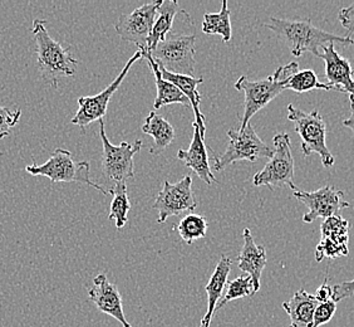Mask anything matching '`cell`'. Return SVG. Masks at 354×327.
<instances>
[{
  "mask_svg": "<svg viewBox=\"0 0 354 327\" xmlns=\"http://www.w3.org/2000/svg\"><path fill=\"white\" fill-rule=\"evenodd\" d=\"M264 27L272 30L280 39L286 42L294 57H300L306 52L319 55V49L330 43H339L342 46H352L354 41L349 37H339L322 30L313 26L309 19H279L270 17Z\"/></svg>",
  "mask_w": 354,
  "mask_h": 327,
  "instance_id": "cell-1",
  "label": "cell"
},
{
  "mask_svg": "<svg viewBox=\"0 0 354 327\" xmlns=\"http://www.w3.org/2000/svg\"><path fill=\"white\" fill-rule=\"evenodd\" d=\"M47 21L35 19L32 33L37 44V64L43 80L53 89H58L62 77H72L77 72L78 61L71 53L69 48L53 39L47 30Z\"/></svg>",
  "mask_w": 354,
  "mask_h": 327,
  "instance_id": "cell-2",
  "label": "cell"
},
{
  "mask_svg": "<svg viewBox=\"0 0 354 327\" xmlns=\"http://www.w3.org/2000/svg\"><path fill=\"white\" fill-rule=\"evenodd\" d=\"M299 71V66L297 62H292L286 66L279 67L272 76L259 80V81H250L245 76H241L234 87L244 92L245 101H244V115L241 117V123L239 131L245 130L248 123H250L255 114L260 109H264L272 100L284 91L286 82L289 78Z\"/></svg>",
  "mask_w": 354,
  "mask_h": 327,
  "instance_id": "cell-3",
  "label": "cell"
},
{
  "mask_svg": "<svg viewBox=\"0 0 354 327\" xmlns=\"http://www.w3.org/2000/svg\"><path fill=\"white\" fill-rule=\"evenodd\" d=\"M100 136L102 140V174L109 185L107 191L112 194L113 188L120 184H126L129 179L135 177V163L133 157L142 149V141L136 140L135 143H123L112 145L106 135L104 120H100Z\"/></svg>",
  "mask_w": 354,
  "mask_h": 327,
  "instance_id": "cell-4",
  "label": "cell"
},
{
  "mask_svg": "<svg viewBox=\"0 0 354 327\" xmlns=\"http://www.w3.org/2000/svg\"><path fill=\"white\" fill-rule=\"evenodd\" d=\"M288 118L294 123L295 132L301 139V151L304 157L317 154L324 168H332L334 157L327 146V123L319 111L313 109L307 114L295 109L294 105H288Z\"/></svg>",
  "mask_w": 354,
  "mask_h": 327,
  "instance_id": "cell-5",
  "label": "cell"
},
{
  "mask_svg": "<svg viewBox=\"0 0 354 327\" xmlns=\"http://www.w3.org/2000/svg\"><path fill=\"white\" fill-rule=\"evenodd\" d=\"M89 170L88 161H75L72 152L64 149H55L52 157L41 165L33 164L26 166V171L33 177H46L52 183H82L109 195L106 188L91 180Z\"/></svg>",
  "mask_w": 354,
  "mask_h": 327,
  "instance_id": "cell-6",
  "label": "cell"
},
{
  "mask_svg": "<svg viewBox=\"0 0 354 327\" xmlns=\"http://www.w3.org/2000/svg\"><path fill=\"white\" fill-rule=\"evenodd\" d=\"M150 53L160 67L171 73L195 77L196 35L171 32Z\"/></svg>",
  "mask_w": 354,
  "mask_h": 327,
  "instance_id": "cell-7",
  "label": "cell"
},
{
  "mask_svg": "<svg viewBox=\"0 0 354 327\" xmlns=\"http://www.w3.org/2000/svg\"><path fill=\"white\" fill-rule=\"evenodd\" d=\"M227 136L230 139L227 149L224 154L216 155L212 154L214 157V169L221 171L226 166L236 163V161H250L254 163L258 159H272L274 155V148L266 145L259 135L257 134L252 123H248L245 130L230 129L227 131Z\"/></svg>",
  "mask_w": 354,
  "mask_h": 327,
  "instance_id": "cell-8",
  "label": "cell"
},
{
  "mask_svg": "<svg viewBox=\"0 0 354 327\" xmlns=\"http://www.w3.org/2000/svg\"><path fill=\"white\" fill-rule=\"evenodd\" d=\"M274 155L269 163L252 177L255 186L266 185L270 191L280 186L297 189L294 184V157L288 134H278L272 139Z\"/></svg>",
  "mask_w": 354,
  "mask_h": 327,
  "instance_id": "cell-9",
  "label": "cell"
},
{
  "mask_svg": "<svg viewBox=\"0 0 354 327\" xmlns=\"http://www.w3.org/2000/svg\"><path fill=\"white\" fill-rule=\"evenodd\" d=\"M196 206L198 200L192 191L191 175L183 177L176 184L165 182L162 189L158 191L156 200L152 205V208L158 211L157 222L161 224L170 217L195 211Z\"/></svg>",
  "mask_w": 354,
  "mask_h": 327,
  "instance_id": "cell-10",
  "label": "cell"
},
{
  "mask_svg": "<svg viewBox=\"0 0 354 327\" xmlns=\"http://www.w3.org/2000/svg\"><path fill=\"white\" fill-rule=\"evenodd\" d=\"M140 58H142V52L138 49L136 53L132 55L127 63L124 64V67L120 72V75L115 78V81H112V83L103 89L102 92H100L98 95L78 98V106L80 107H78V111H77L75 117L71 120V123L77 125L78 127H81L82 131H84L91 123L102 120L104 115H106V112H107V109H109V100L112 98V96L116 92L117 89H120L121 83L126 78L131 67Z\"/></svg>",
  "mask_w": 354,
  "mask_h": 327,
  "instance_id": "cell-11",
  "label": "cell"
},
{
  "mask_svg": "<svg viewBox=\"0 0 354 327\" xmlns=\"http://www.w3.org/2000/svg\"><path fill=\"white\" fill-rule=\"evenodd\" d=\"M293 195L300 203L306 205L308 211L303 215L304 223H313L315 219H327L338 215L342 209L349 208L351 204L344 199V193L327 185L315 191H304L294 189Z\"/></svg>",
  "mask_w": 354,
  "mask_h": 327,
  "instance_id": "cell-12",
  "label": "cell"
},
{
  "mask_svg": "<svg viewBox=\"0 0 354 327\" xmlns=\"http://www.w3.org/2000/svg\"><path fill=\"white\" fill-rule=\"evenodd\" d=\"M160 4L161 0L151 1L137 8L132 13L122 14L115 23L117 35L123 41L136 44L138 49L147 48V42L156 21L157 9Z\"/></svg>",
  "mask_w": 354,
  "mask_h": 327,
  "instance_id": "cell-13",
  "label": "cell"
},
{
  "mask_svg": "<svg viewBox=\"0 0 354 327\" xmlns=\"http://www.w3.org/2000/svg\"><path fill=\"white\" fill-rule=\"evenodd\" d=\"M88 297L102 314L112 316L123 327H132L124 316L121 293L115 285L109 282L104 273L93 279V287L89 290Z\"/></svg>",
  "mask_w": 354,
  "mask_h": 327,
  "instance_id": "cell-14",
  "label": "cell"
},
{
  "mask_svg": "<svg viewBox=\"0 0 354 327\" xmlns=\"http://www.w3.org/2000/svg\"><path fill=\"white\" fill-rule=\"evenodd\" d=\"M318 58L326 63V77L328 85L333 87L334 91L354 95V69L347 58L342 57L337 51L334 43L322 48Z\"/></svg>",
  "mask_w": 354,
  "mask_h": 327,
  "instance_id": "cell-15",
  "label": "cell"
},
{
  "mask_svg": "<svg viewBox=\"0 0 354 327\" xmlns=\"http://www.w3.org/2000/svg\"><path fill=\"white\" fill-rule=\"evenodd\" d=\"M244 245L238 257V266L243 272L252 279L254 286V294L259 292L260 280L261 274L268 263L266 248L263 245H258L252 238L249 228H245L243 232Z\"/></svg>",
  "mask_w": 354,
  "mask_h": 327,
  "instance_id": "cell-16",
  "label": "cell"
},
{
  "mask_svg": "<svg viewBox=\"0 0 354 327\" xmlns=\"http://www.w3.org/2000/svg\"><path fill=\"white\" fill-rule=\"evenodd\" d=\"M194 127V135L191 140L190 148L187 150H178L177 152V159L184 161L187 168L191 170L195 171L204 183L207 185H212V183L218 182L215 175L212 174L210 164H209V157H207V149L205 146V140L200 135L198 123H192Z\"/></svg>",
  "mask_w": 354,
  "mask_h": 327,
  "instance_id": "cell-17",
  "label": "cell"
},
{
  "mask_svg": "<svg viewBox=\"0 0 354 327\" xmlns=\"http://www.w3.org/2000/svg\"><path fill=\"white\" fill-rule=\"evenodd\" d=\"M318 305L319 302L314 294L299 290L290 300L283 302L281 306L290 317L289 327H313L314 312Z\"/></svg>",
  "mask_w": 354,
  "mask_h": 327,
  "instance_id": "cell-18",
  "label": "cell"
},
{
  "mask_svg": "<svg viewBox=\"0 0 354 327\" xmlns=\"http://www.w3.org/2000/svg\"><path fill=\"white\" fill-rule=\"evenodd\" d=\"M142 52V58H146L149 63H150L151 69L155 76V82H156L157 96L155 103H153V109H157L167 106V105H174V103H178L183 105L185 107H191V103L187 97L181 92V89L176 87L174 83L170 81H166L162 75L160 67L157 64L156 61L152 58L150 52L145 48V49H140Z\"/></svg>",
  "mask_w": 354,
  "mask_h": 327,
  "instance_id": "cell-19",
  "label": "cell"
},
{
  "mask_svg": "<svg viewBox=\"0 0 354 327\" xmlns=\"http://www.w3.org/2000/svg\"><path fill=\"white\" fill-rule=\"evenodd\" d=\"M160 67V66H158ZM161 75L166 81H170L174 83L176 87L181 89V92L184 94L187 100L190 101L191 109L195 114V123H198V130H200V135L205 140V134H206V126H205V116L201 114L200 109V103H201V97L198 94V86L204 82V78H195V77H189V76L175 75L171 73L169 71L160 67Z\"/></svg>",
  "mask_w": 354,
  "mask_h": 327,
  "instance_id": "cell-20",
  "label": "cell"
},
{
  "mask_svg": "<svg viewBox=\"0 0 354 327\" xmlns=\"http://www.w3.org/2000/svg\"><path fill=\"white\" fill-rule=\"evenodd\" d=\"M232 259L227 258L224 254H221L218 266L212 273V279L205 287V291L207 293V312L203 319V324H212V316L216 311L218 301L221 300V296L224 292L225 287L227 285V277L232 271Z\"/></svg>",
  "mask_w": 354,
  "mask_h": 327,
  "instance_id": "cell-21",
  "label": "cell"
},
{
  "mask_svg": "<svg viewBox=\"0 0 354 327\" xmlns=\"http://www.w3.org/2000/svg\"><path fill=\"white\" fill-rule=\"evenodd\" d=\"M183 9L178 7V3L175 0H161V4L157 9V17L150 38L147 42V51L152 52L157 47L158 43L164 42L166 37L170 35L174 21L177 14L181 13Z\"/></svg>",
  "mask_w": 354,
  "mask_h": 327,
  "instance_id": "cell-22",
  "label": "cell"
},
{
  "mask_svg": "<svg viewBox=\"0 0 354 327\" xmlns=\"http://www.w3.org/2000/svg\"><path fill=\"white\" fill-rule=\"evenodd\" d=\"M142 131L145 134L153 137L155 145L151 148V154H160L175 139V129L166 118L158 115L156 111H151L143 123Z\"/></svg>",
  "mask_w": 354,
  "mask_h": 327,
  "instance_id": "cell-23",
  "label": "cell"
},
{
  "mask_svg": "<svg viewBox=\"0 0 354 327\" xmlns=\"http://www.w3.org/2000/svg\"><path fill=\"white\" fill-rule=\"evenodd\" d=\"M232 12L227 7V1L224 0L221 9L218 13H206L203 21V32L205 35H218L223 37L224 43L232 41V29L230 21Z\"/></svg>",
  "mask_w": 354,
  "mask_h": 327,
  "instance_id": "cell-24",
  "label": "cell"
},
{
  "mask_svg": "<svg viewBox=\"0 0 354 327\" xmlns=\"http://www.w3.org/2000/svg\"><path fill=\"white\" fill-rule=\"evenodd\" d=\"M112 203L109 208V219L115 220L116 228H123L129 220V211L131 209L130 199L127 195V185L120 184L112 191Z\"/></svg>",
  "mask_w": 354,
  "mask_h": 327,
  "instance_id": "cell-25",
  "label": "cell"
},
{
  "mask_svg": "<svg viewBox=\"0 0 354 327\" xmlns=\"http://www.w3.org/2000/svg\"><path fill=\"white\" fill-rule=\"evenodd\" d=\"M207 219L198 214H187L177 225V232L187 245H192L198 239L205 238L207 234Z\"/></svg>",
  "mask_w": 354,
  "mask_h": 327,
  "instance_id": "cell-26",
  "label": "cell"
},
{
  "mask_svg": "<svg viewBox=\"0 0 354 327\" xmlns=\"http://www.w3.org/2000/svg\"><path fill=\"white\" fill-rule=\"evenodd\" d=\"M286 89H292L297 94H304L312 89H324V91H334L328 83H322L318 80L313 69H303L294 73L289 81L286 82Z\"/></svg>",
  "mask_w": 354,
  "mask_h": 327,
  "instance_id": "cell-27",
  "label": "cell"
},
{
  "mask_svg": "<svg viewBox=\"0 0 354 327\" xmlns=\"http://www.w3.org/2000/svg\"><path fill=\"white\" fill-rule=\"evenodd\" d=\"M322 238L332 239L337 243L347 245L349 242V222L341 215H333L324 219L320 227Z\"/></svg>",
  "mask_w": 354,
  "mask_h": 327,
  "instance_id": "cell-28",
  "label": "cell"
},
{
  "mask_svg": "<svg viewBox=\"0 0 354 327\" xmlns=\"http://www.w3.org/2000/svg\"><path fill=\"white\" fill-rule=\"evenodd\" d=\"M249 296H254V286H252V279L248 274L240 276L238 279L227 282L224 297L218 302L216 311L220 310L221 307H224L230 301L239 300V299L249 297Z\"/></svg>",
  "mask_w": 354,
  "mask_h": 327,
  "instance_id": "cell-29",
  "label": "cell"
},
{
  "mask_svg": "<svg viewBox=\"0 0 354 327\" xmlns=\"http://www.w3.org/2000/svg\"><path fill=\"white\" fill-rule=\"evenodd\" d=\"M348 254V245L337 243L332 239L322 238L315 248V259L322 262L324 258H339Z\"/></svg>",
  "mask_w": 354,
  "mask_h": 327,
  "instance_id": "cell-30",
  "label": "cell"
},
{
  "mask_svg": "<svg viewBox=\"0 0 354 327\" xmlns=\"http://www.w3.org/2000/svg\"><path fill=\"white\" fill-rule=\"evenodd\" d=\"M21 116V109L12 111L8 107L0 106V139H4L10 135V131L18 123Z\"/></svg>",
  "mask_w": 354,
  "mask_h": 327,
  "instance_id": "cell-31",
  "label": "cell"
},
{
  "mask_svg": "<svg viewBox=\"0 0 354 327\" xmlns=\"http://www.w3.org/2000/svg\"><path fill=\"white\" fill-rule=\"evenodd\" d=\"M337 311V302L333 300L319 303L314 312L313 327H320L332 320Z\"/></svg>",
  "mask_w": 354,
  "mask_h": 327,
  "instance_id": "cell-32",
  "label": "cell"
},
{
  "mask_svg": "<svg viewBox=\"0 0 354 327\" xmlns=\"http://www.w3.org/2000/svg\"><path fill=\"white\" fill-rule=\"evenodd\" d=\"M354 294V280L344 281L338 285L333 287V296L332 300L334 302H341V301L346 300L352 297Z\"/></svg>",
  "mask_w": 354,
  "mask_h": 327,
  "instance_id": "cell-33",
  "label": "cell"
},
{
  "mask_svg": "<svg viewBox=\"0 0 354 327\" xmlns=\"http://www.w3.org/2000/svg\"><path fill=\"white\" fill-rule=\"evenodd\" d=\"M338 21H341L342 27L354 33V3L348 7L342 8L338 13Z\"/></svg>",
  "mask_w": 354,
  "mask_h": 327,
  "instance_id": "cell-34",
  "label": "cell"
},
{
  "mask_svg": "<svg viewBox=\"0 0 354 327\" xmlns=\"http://www.w3.org/2000/svg\"><path fill=\"white\" fill-rule=\"evenodd\" d=\"M332 296H333V287L328 285V277H326V280L322 283V286L317 290V293L314 294V297L317 299L319 303H323V302L332 300Z\"/></svg>",
  "mask_w": 354,
  "mask_h": 327,
  "instance_id": "cell-35",
  "label": "cell"
},
{
  "mask_svg": "<svg viewBox=\"0 0 354 327\" xmlns=\"http://www.w3.org/2000/svg\"><path fill=\"white\" fill-rule=\"evenodd\" d=\"M349 100H351V116L342 123H343V126H346L353 132L354 136V95L349 96Z\"/></svg>",
  "mask_w": 354,
  "mask_h": 327,
  "instance_id": "cell-36",
  "label": "cell"
},
{
  "mask_svg": "<svg viewBox=\"0 0 354 327\" xmlns=\"http://www.w3.org/2000/svg\"><path fill=\"white\" fill-rule=\"evenodd\" d=\"M200 327H210V325H207V324H203V322H201Z\"/></svg>",
  "mask_w": 354,
  "mask_h": 327,
  "instance_id": "cell-37",
  "label": "cell"
}]
</instances>
